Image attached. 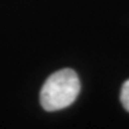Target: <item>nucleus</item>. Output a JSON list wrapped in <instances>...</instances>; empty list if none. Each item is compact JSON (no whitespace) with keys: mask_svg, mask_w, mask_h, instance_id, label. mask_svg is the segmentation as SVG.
<instances>
[{"mask_svg":"<svg viewBox=\"0 0 129 129\" xmlns=\"http://www.w3.org/2000/svg\"><path fill=\"white\" fill-rule=\"evenodd\" d=\"M80 92L78 74L71 68L53 73L43 84L40 94L42 108L47 111H57L73 104Z\"/></svg>","mask_w":129,"mask_h":129,"instance_id":"nucleus-1","label":"nucleus"},{"mask_svg":"<svg viewBox=\"0 0 129 129\" xmlns=\"http://www.w3.org/2000/svg\"><path fill=\"white\" fill-rule=\"evenodd\" d=\"M120 99H121V103H122L123 108L129 112V79L127 81H124V84L122 85Z\"/></svg>","mask_w":129,"mask_h":129,"instance_id":"nucleus-2","label":"nucleus"}]
</instances>
